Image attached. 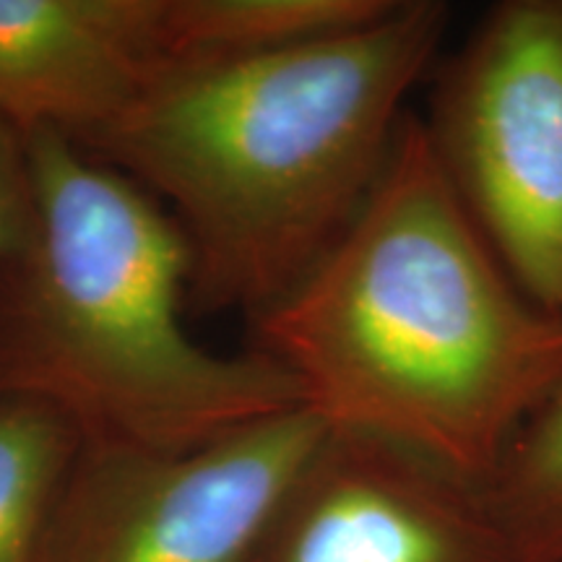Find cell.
<instances>
[{"label":"cell","instance_id":"obj_1","mask_svg":"<svg viewBox=\"0 0 562 562\" xmlns=\"http://www.w3.org/2000/svg\"><path fill=\"white\" fill-rule=\"evenodd\" d=\"M250 349L326 427L476 487L562 383V315L516 284L409 110L344 235L250 321Z\"/></svg>","mask_w":562,"mask_h":562},{"label":"cell","instance_id":"obj_2","mask_svg":"<svg viewBox=\"0 0 562 562\" xmlns=\"http://www.w3.org/2000/svg\"><path fill=\"white\" fill-rule=\"evenodd\" d=\"M446 26V3L398 0L294 50L165 63L121 117L74 144L178 224L191 252L186 311L250 323L362 209Z\"/></svg>","mask_w":562,"mask_h":562},{"label":"cell","instance_id":"obj_3","mask_svg":"<svg viewBox=\"0 0 562 562\" xmlns=\"http://www.w3.org/2000/svg\"><path fill=\"white\" fill-rule=\"evenodd\" d=\"M26 140L37 229L0 269V396L60 412L83 446L186 453L300 409L261 351L186 331L191 252L167 209L60 133Z\"/></svg>","mask_w":562,"mask_h":562},{"label":"cell","instance_id":"obj_4","mask_svg":"<svg viewBox=\"0 0 562 562\" xmlns=\"http://www.w3.org/2000/svg\"><path fill=\"white\" fill-rule=\"evenodd\" d=\"M501 263L562 315V0H505L442 68L425 121Z\"/></svg>","mask_w":562,"mask_h":562},{"label":"cell","instance_id":"obj_5","mask_svg":"<svg viewBox=\"0 0 562 562\" xmlns=\"http://www.w3.org/2000/svg\"><path fill=\"white\" fill-rule=\"evenodd\" d=\"M326 430L300 406L186 453L83 446L37 562H250Z\"/></svg>","mask_w":562,"mask_h":562},{"label":"cell","instance_id":"obj_6","mask_svg":"<svg viewBox=\"0 0 562 562\" xmlns=\"http://www.w3.org/2000/svg\"><path fill=\"white\" fill-rule=\"evenodd\" d=\"M250 562H513L484 490L328 427Z\"/></svg>","mask_w":562,"mask_h":562},{"label":"cell","instance_id":"obj_7","mask_svg":"<svg viewBox=\"0 0 562 562\" xmlns=\"http://www.w3.org/2000/svg\"><path fill=\"white\" fill-rule=\"evenodd\" d=\"M159 0H0V123L70 140L121 117L161 66Z\"/></svg>","mask_w":562,"mask_h":562},{"label":"cell","instance_id":"obj_8","mask_svg":"<svg viewBox=\"0 0 562 562\" xmlns=\"http://www.w3.org/2000/svg\"><path fill=\"white\" fill-rule=\"evenodd\" d=\"M396 3L398 0H159L161 66L294 50L368 26Z\"/></svg>","mask_w":562,"mask_h":562},{"label":"cell","instance_id":"obj_9","mask_svg":"<svg viewBox=\"0 0 562 562\" xmlns=\"http://www.w3.org/2000/svg\"><path fill=\"white\" fill-rule=\"evenodd\" d=\"M81 448L60 412L0 396V562L40 560Z\"/></svg>","mask_w":562,"mask_h":562},{"label":"cell","instance_id":"obj_10","mask_svg":"<svg viewBox=\"0 0 562 562\" xmlns=\"http://www.w3.org/2000/svg\"><path fill=\"white\" fill-rule=\"evenodd\" d=\"M482 490L513 562H562V383Z\"/></svg>","mask_w":562,"mask_h":562},{"label":"cell","instance_id":"obj_11","mask_svg":"<svg viewBox=\"0 0 562 562\" xmlns=\"http://www.w3.org/2000/svg\"><path fill=\"white\" fill-rule=\"evenodd\" d=\"M37 229L26 140L0 123V269L30 248Z\"/></svg>","mask_w":562,"mask_h":562}]
</instances>
